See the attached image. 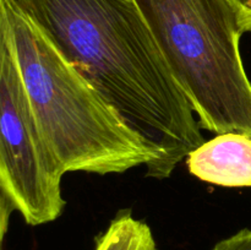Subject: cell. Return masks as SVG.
Returning a JSON list of instances; mask_svg holds the SVG:
<instances>
[{
    "label": "cell",
    "mask_w": 251,
    "mask_h": 250,
    "mask_svg": "<svg viewBox=\"0 0 251 250\" xmlns=\"http://www.w3.org/2000/svg\"><path fill=\"white\" fill-rule=\"evenodd\" d=\"M22 80L64 173L100 175L151 168L156 154L33 24L16 0H0Z\"/></svg>",
    "instance_id": "obj_2"
},
{
    "label": "cell",
    "mask_w": 251,
    "mask_h": 250,
    "mask_svg": "<svg viewBox=\"0 0 251 250\" xmlns=\"http://www.w3.org/2000/svg\"><path fill=\"white\" fill-rule=\"evenodd\" d=\"M201 127L251 136V81L232 0H134Z\"/></svg>",
    "instance_id": "obj_3"
},
{
    "label": "cell",
    "mask_w": 251,
    "mask_h": 250,
    "mask_svg": "<svg viewBox=\"0 0 251 250\" xmlns=\"http://www.w3.org/2000/svg\"><path fill=\"white\" fill-rule=\"evenodd\" d=\"M95 250H158L147 223L136 220L130 210L118 212L104 233L96 239Z\"/></svg>",
    "instance_id": "obj_6"
},
{
    "label": "cell",
    "mask_w": 251,
    "mask_h": 250,
    "mask_svg": "<svg viewBox=\"0 0 251 250\" xmlns=\"http://www.w3.org/2000/svg\"><path fill=\"white\" fill-rule=\"evenodd\" d=\"M188 169L206 183L251 188V136L226 132L205 141L186 157Z\"/></svg>",
    "instance_id": "obj_5"
},
{
    "label": "cell",
    "mask_w": 251,
    "mask_h": 250,
    "mask_svg": "<svg viewBox=\"0 0 251 250\" xmlns=\"http://www.w3.org/2000/svg\"><path fill=\"white\" fill-rule=\"evenodd\" d=\"M239 15L243 33L251 32V0H232Z\"/></svg>",
    "instance_id": "obj_8"
},
{
    "label": "cell",
    "mask_w": 251,
    "mask_h": 250,
    "mask_svg": "<svg viewBox=\"0 0 251 250\" xmlns=\"http://www.w3.org/2000/svg\"><path fill=\"white\" fill-rule=\"evenodd\" d=\"M212 250H251V229L245 228L221 240Z\"/></svg>",
    "instance_id": "obj_7"
},
{
    "label": "cell",
    "mask_w": 251,
    "mask_h": 250,
    "mask_svg": "<svg viewBox=\"0 0 251 250\" xmlns=\"http://www.w3.org/2000/svg\"><path fill=\"white\" fill-rule=\"evenodd\" d=\"M44 36L156 154L171 176L205 142L196 114L134 0H16Z\"/></svg>",
    "instance_id": "obj_1"
},
{
    "label": "cell",
    "mask_w": 251,
    "mask_h": 250,
    "mask_svg": "<svg viewBox=\"0 0 251 250\" xmlns=\"http://www.w3.org/2000/svg\"><path fill=\"white\" fill-rule=\"evenodd\" d=\"M64 171L29 102L9 28L0 21V213L1 240L10 215L29 225L60 217Z\"/></svg>",
    "instance_id": "obj_4"
}]
</instances>
